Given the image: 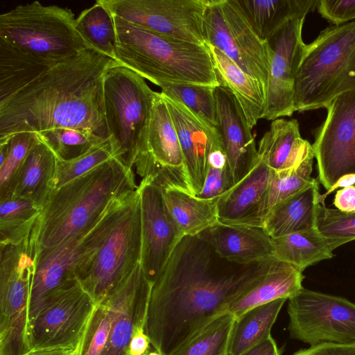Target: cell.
I'll return each mask as SVG.
<instances>
[{"mask_svg":"<svg viewBox=\"0 0 355 355\" xmlns=\"http://www.w3.org/2000/svg\"><path fill=\"white\" fill-rule=\"evenodd\" d=\"M275 257L239 264L198 235L183 236L151 285L144 331L162 355H173L264 277Z\"/></svg>","mask_w":355,"mask_h":355,"instance_id":"1","label":"cell"},{"mask_svg":"<svg viewBox=\"0 0 355 355\" xmlns=\"http://www.w3.org/2000/svg\"><path fill=\"white\" fill-rule=\"evenodd\" d=\"M118 62L87 49L58 63L0 102V141L20 132L73 128L110 139L103 102L106 72Z\"/></svg>","mask_w":355,"mask_h":355,"instance_id":"2","label":"cell"},{"mask_svg":"<svg viewBox=\"0 0 355 355\" xmlns=\"http://www.w3.org/2000/svg\"><path fill=\"white\" fill-rule=\"evenodd\" d=\"M137 187L133 170L114 157L53 190L29 236L33 257L87 231L113 202Z\"/></svg>","mask_w":355,"mask_h":355,"instance_id":"3","label":"cell"},{"mask_svg":"<svg viewBox=\"0 0 355 355\" xmlns=\"http://www.w3.org/2000/svg\"><path fill=\"white\" fill-rule=\"evenodd\" d=\"M85 253L76 277L95 303L121 284L141 262L139 190L113 202L85 236Z\"/></svg>","mask_w":355,"mask_h":355,"instance_id":"4","label":"cell"},{"mask_svg":"<svg viewBox=\"0 0 355 355\" xmlns=\"http://www.w3.org/2000/svg\"><path fill=\"white\" fill-rule=\"evenodd\" d=\"M116 62L161 87L220 86L207 45L169 37L113 16Z\"/></svg>","mask_w":355,"mask_h":355,"instance_id":"5","label":"cell"},{"mask_svg":"<svg viewBox=\"0 0 355 355\" xmlns=\"http://www.w3.org/2000/svg\"><path fill=\"white\" fill-rule=\"evenodd\" d=\"M355 90V20L331 25L306 44L294 87L295 112L326 108Z\"/></svg>","mask_w":355,"mask_h":355,"instance_id":"6","label":"cell"},{"mask_svg":"<svg viewBox=\"0 0 355 355\" xmlns=\"http://www.w3.org/2000/svg\"><path fill=\"white\" fill-rule=\"evenodd\" d=\"M150 290L139 263L96 304L76 355H129L131 339L144 329Z\"/></svg>","mask_w":355,"mask_h":355,"instance_id":"7","label":"cell"},{"mask_svg":"<svg viewBox=\"0 0 355 355\" xmlns=\"http://www.w3.org/2000/svg\"><path fill=\"white\" fill-rule=\"evenodd\" d=\"M74 14L36 1L0 15V39L44 58L64 61L92 49L75 28Z\"/></svg>","mask_w":355,"mask_h":355,"instance_id":"8","label":"cell"},{"mask_svg":"<svg viewBox=\"0 0 355 355\" xmlns=\"http://www.w3.org/2000/svg\"><path fill=\"white\" fill-rule=\"evenodd\" d=\"M155 92L145 79L117 63L103 81L105 117L119 158L132 169L146 135Z\"/></svg>","mask_w":355,"mask_h":355,"instance_id":"9","label":"cell"},{"mask_svg":"<svg viewBox=\"0 0 355 355\" xmlns=\"http://www.w3.org/2000/svg\"><path fill=\"white\" fill-rule=\"evenodd\" d=\"M203 32L205 44L222 51L267 94L270 62L268 42L254 33L234 0H209Z\"/></svg>","mask_w":355,"mask_h":355,"instance_id":"10","label":"cell"},{"mask_svg":"<svg viewBox=\"0 0 355 355\" xmlns=\"http://www.w3.org/2000/svg\"><path fill=\"white\" fill-rule=\"evenodd\" d=\"M292 338L311 346L355 345V303L339 296L302 288L288 299Z\"/></svg>","mask_w":355,"mask_h":355,"instance_id":"11","label":"cell"},{"mask_svg":"<svg viewBox=\"0 0 355 355\" xmlns=\"http://www.w3.org/2000/svg\"><path fill=\"white\" fill-rule=\"evenodd\" d=\"M95 306L77 279L49 294L29 322L31 349L76 350Z\"/></svg>","mask_w":355,"mask_h":355,"instance_id":"12","label":"cell"},{"mask_svg":"<svg viewBox=\"0 0 355 355\" xmlns=\"http://www.w3.org/2000/svg\"><path fill=\"white\" fill-rule=\"evenodd\" d=\"M134 166L142 179L164 189L193 195L177 132L161 92L155 93L146 135Z\"/></svg>","mask_w":355,"mask_h":355,"instance_id":"13","label":"cell"},{"mask_svg":"<svg viewBox=\"0 0 355 355\" xmlns=\"http://www.w3.org/2000/svg\"><path fill=\"white\" fill-rule=\"evenodd\" d=\"M127 22L157 33L206 45L203 22L209 0H98Z\"/></svg>","mask_w":355,"mask_h":355,"instance_id":"14","label":"cell"},{"mask_svg":"<svg viewBox=\"0 0 355 355\" xmlns=\"http://www.w3.org/2000/svg\"><path fill=\"white\" fill-rule=\"evenodd\" d=\"M324 121L313 131L318 179L329 190L341 177L355 173V90L334 98Z\"/></svg>","mask_w":355,"mask_h":355,"instance_id":"15","label":"cell"},{"mask_svg":"<svg viewBox=\"0 0 355 355\" xmlns=\"http://www.w3.org/2000/svg\"><path fill=\"white\" fill-rule=\"evenodd\" d=\"M305 18L288 22L268 40L271 56L266 101L260 119L273 121L295 112L294 87L306 45L302 36Z\"/></svg>","mask_w":355,"mask_h":355,"instance_id":"16","label":"cell"},{"mask_svg":"<svg viewBox=\"0 0 355 355\" xmlns=\"http://www.w3.org/2000/svg\"><path fill=\"white\" fill-rule=\"evenodd\" d=\"M138 188L141 228L140 263L152 285L184 236L169 214L163 189L146 178L141 180Z\"/></svg>","mask_w":355,"mask_h":355,"instance_id":"17","label":"cell"},{"mask_svg":"<svg viewBox=\"0 0 355 355\" xmlns=\"http://www.w3.org/2000/svg\"><path fill=\"white\" fill-rule=\"evenodd\" d=\"M33 270L21 260L0 268V355H23L31 349L28 309Z\"/></svg>","mask_w":355,"mask_h":355,"instance_id":"18","label":"cell"},{"mask_svg":"<svg viewBox=\"0 0 355 355\" xmlns=\"http://www.w3.org/2000/svg\"><path fill=\"white\" fill-rule=\"evenodd\" d=\"M217 127L226 153L234 185L257 163L259 154L243 109L233 94L223 86L215 88Z\"/></svg>","mask_w":355,"mask_h":355,"instance_id":"19","label":"cell"},{"mask_svg":"<svg viewBox=\"0 0 355 355\" xmlns=\"http://www.w3.org/2000/svg\"><path fill=\"white\" fill-rule=\"evenodd\" d=\"M87 231L34 257L35 266L31 284L29 322L49 294L76 279L78 263L85 253V236Z\"/></svg>","mask_w":355,"mask_h":355,"instance_id":"20","label":"cell"},{"mask_svg":"<svg viewBox=\"0 0 355 355\" xmlns=\"http://www.w3.org/2000/svg\"><path fill=\"white\" fill-rule=\"evenodd\" d=\"M164 97L177 132L190 188L196 196L203 188L209 149L218 130L207 125L181 103Z\"/></svg>","mask_w":355,"mask_h":355,"instance_id":"21","label":"cell"},{"mask_svg":"<svg viewBox=\"0 0 355 355\" xmlns=\"http://www.w3.org/2000/svg\"><path fill=\"white\" fill-rule=\"evenodd\" d=\"M272 170L259 156L252 170L230 190L218 198V222L260 227V214Z\"/></svg>","mask_w":355,"mask_h":355,"instance_id":"22","label":"cell"},{"mask_svg":"<svg viewBox=\"0 0 355 355\" xmlns=\"http://www.w3.org/2000/svg\"><path fill=\"white\" fill-rule=\"evenodd\" d=\"M198 236L231 262L248 264L274 257L271 237L261 227L218 223Z\"/></svg>","mask_w":355,"mask_h":355,"instance_id":"23","label":"cell"},{"mask_svg":"<svg viewBox=\"0 0 355 355\" xmlns=\"http://www.w3.org/2000/svg\"><path fill=\"white\" fill-rule=\"evenodd\" d=\"M320 196L319 183L314 179L300 191L275 205L262 227L272 238L316 228Z\"/></svg>","mask_w":355,"mask_h":355,"instance_id":"24","label":"cell"},{"mask_svg":"<svg viewBox=\"0 0 355 355\" xmlns=\"http://www.w3.org/2000/svg\"><path fill=\"white\" fill-rule=\"evenodd\" d=\"M312 149L302 137L297 120L279 118L272 121L257 150L272 171L280 172L295 166Z\"/></svg>","mask_w":355,"mask_h":355,"instance_id":"25","label":"cell"},{"mask_svg":"<svg viewBox=\"0 0 355 355\" xmlns=\"http://www.w3.org/2000/svg\"><path fill=\"white\" fill-rule=\"evenodd\" d=\"M303 279L302 271L275 258L260 282L234 300L230 304L227 312L237 318L255 306L279 299L288 300L303 288Z\"/></svg>","mask_w":355,"mask_h":355,"instance_id":"26","label":"cell"},{"mask_svg":"<svg viewBox=\"0 0 355 355\" xmlns=\"http://www.w3.org/2000/svg\"><path fill=\"white\" fill-rule=\"evenodd\" d=\"M254 33L268 40L288 22L313 11L318 0H234Z\"/></svg>","mask_w":355,"mask_h":355,"instance_id":"27","label":"cell"},{"mask_svg":"<svg viewBox=\"0 0 355 355\" xmlns=\"http://www.w3.org/2000/svg\"><path fill=\"white\" fill-rule=\"evenodd\" d=\"M207 46L220 85L229 89L235 96L252 130L260 119L266 104V93L263 87L219 49L209 44Z\"/></svg>","mask_w":355,"mask_h":355,"instance_id":"28","label":"cell"},{"mask_svg":"<svg viewBox=\"0 0 355 355\" xmlns=\"http://www.w3.org/2000/svg\"><path fill=\"white\" fill-rule=\"evenodd\" d=\"M59 62L29 53L0 39V102Z\"/></svg>","mask_w":355,"mask_h":355,"instance_id":"29","label":"cell"},{"mask_svg":"<svg viewBox=\"0 0 355 355\" xmlns=\"http://www.w3.org/2000/svg\"><path fill=\"white\" fill-rule=\"evenodd\" d=\"M274 257L300 271L334 257L337 242L322 235L317 228L271 237Z\"/></svg>","mask_w":355,"mask_h":355,"instance_id":"30","label":"cell"},{"mask_svg":"<svg viewBox=\"0 0 355 355\" xmlns=\"http://www.w3.org/2000/svg\"><path fill=\"white\" fill-rule=\"evenodd\" d=\"M55 164V155L40 139L19 171L12 196L29 199L42 208L52 191Z\"/></svg>","mask_w":355,"mask_h":355,"instance_id":"31","label":"cell"},{"mask_svg":"<svg viewBox=\"0 0 355 355\" xmlns=\"http://www.w3.org/2000/svg\"><path fill=\"white\" fill-rule=\"evenodd\" d=\"M166 207L184 236H196L219 223L217 198L205 199L178 189H164Z\"/></svg>","mask_w":355,"mask_h":355,"instance_id":"32","label":"cell"},{"mask_svg":"<svg viewBox=\"0 0 355 355\" xmlns=\"http://www.w3.org/2000/svg\"><path fill=\"white\" fill-rule=\"evenodd\" d=\"M286 299H279L252 308L235 318L227 354L241 355L268 338Z\"/></svg>","mask_w":355,"mask_h":355,"instance_id":"33","label":"cell"},{"mask_svg":"<svg viewBox=\"0 0 355 355\" xmlns=\"http://www.w3.org/2000/svg\"><path fill=\"white\" fill-rule=\"evenodd\" d=\"M75 28L92 49L116 61L113 15L98 0L80 13Z\"/></svg>","mask_w":355,"mask_h":355,"instance_id":"34","label":"cell"},{"mask_svg":"<svg viewBox=\"0 0 355 355\" xmlns=\"http://www.w3.org/2000/svg\"><path fill=\"white\" fill-rule=\"evenodd\" d=\"M0 202V245L17 244L28 238L42 208L16 196Z\"/></svg>","mask_w":355,"mask_h":355,"instance_id":"35","label":"cell"},{"mask_svg":"<svg viewBox=\"0 0 355 355\" xmlns=\"http://www.w3.org/2000/svg\"><path fill=\"white\" fill-rule=\"evenodd\" d=\"M313 149L293 167L280 172L272 171V176L260 214V227L270 210L277 203L296 193L312 182Z\"/></svg>","mask_w":355,"mask_h":355,"instance_id":"36","label":"cell"},{"mask_svg":"<svg viewBox=\"0 0 355 355\" xmlns=\"http://www.w3.org/2000/svg\"><path fill=\"white\" fill-rule=\"evenodd\" d=\"M161 93L186 107L209 126L217 127L216 103L214 87L196 84H166Z\"/></svg>","mask_w":355,"mask_h":355,"instance_id":"37","label":"cell"},{"mask_svg":"<svg viewBox=\"0 0 355 355\" xmlns=\"http://www.w3.org/2000/svg\"><path fill=\"white\" fill-rule=\"evenodd\" d=\"M235 316L229 312L218 316L173 355H226Z\"/></svg>","mask_w":355,"mask_h":355,"instance_id":"38","label":"cell"},{"mask_svg":"<svg viewBox=\"0 0 355 355\" xmlns=\"http://www.w3.org/2000/svg\"><path fill=\"white\" fill-rule=\"evenodd\" d=\"M114 157L119 158V153L115 144L110 138L75 159L66 161L56 158L51 190L64 185Z\"/></svg>","mask_w":355,"mask_h":355,"instance_id":"39","label":"cell"},{"mask_svg":"<svg viewBox=\"0 0 355 355\" xmlns=\"http://www.w3.org/2000/svg\"><path fill=\"white\" fill-rule=\"evenodd\" d=\"M37 134L56 158L66 161L82 155L107 140L92 133L67 128H53Z\"/></svg>","mask_w":355,"mask_h":355,"instance_id":"40","label":"cell"},{"mask_svg":"<svg viewBox=\"0 0 355 355\" xmlns=\"http://www.w3.org/2000/svg\"><path fill=\"white\" fill-rule=\"evenodd\" d=\"M40 141L35 132H20L10 138L7 156L0 164V201L12 196L19 171Z\"/></svg>","mask_w":355,"mask_h":355,"instance_id":"41","label":"cell"},{"mask_svg":"<svg viewBox=\"0 0 355 355\" xmlns=\"http://www.w3.org/2000/svg\"><path fill=\"white\" fill-rule=\"evenodd\" d=\"M234 186L226 153L218 131L209 149L203 188L196 196L205 199L217 198Z\"/></svg>","mask_w":355,"mask_h":355,"instance_id":"42","label":"cell"},{"mask_svg":"<svg viewBox=\"0 0 355 355\" xmlns=\"http://www.w3.org/2000/svg\"><path fill=\"white\" fill-rule=\"evenodd\" d=\"M316 228L324 236L335 240L338 246L355 240V212L347 213L320 203Z\"/></svg>","mask_w":355,"mask_h":355,"instance_id":"43","label":"cell"},{"mask_svg":"<svg viewBox=\"0 0 355 355\" xmlns=\"http://www.w3.org/2000/svg\"><path fill=\"white\" fill-rule=\"evenodd\" d=\"M316 8L323 18L335 26L355 20V0H318Z\"/></svg>","mask_w":355,"mask_h":355,"instance_id":"44","label":"cell"},{"mask_svg":"<svg viewBox=\"0 0 355 355\" xmlns=\"http://www.w3.org/2000/svg\"><path fill=\"white\" fill-rule=\"evenodd\" d=\"M293 355H355V345L324 343L301 349Z\"/></svg>","mask_w":355,"mask_h":355,"instance_id":"45","label":"cell"},{"mask_svg":"<svg viewBox=\"0 0 355 355\" xmlns=\"http://www.w3.org/2000/svg\"><path fill=\"white\" fill-rule=\"evenodd\" d=\"M334 205L336 209L347 213L355 212V186L337 190Z\"/></svg>","mask_w":355,"mask_h":355,"instance_id":"46","label":"cell"},{"mask_svg":"<svg viewBox=\"0 0 355 355\" xmlns=\"http://www.w3.org/2000/svg\"><path fill=\"white\" fill-rule=\"evenodd\" d=\"M150 341L144 329L137 331L130 340L129 355H148L150 351Z\"/></svg>","mask_w":355,"mask_h":355,"instance_id":"47","label":"cell"},{"mask_svg":"<svg viewBox=\"0 0 355 355\" xmlns=\"http://www.w3.org/2000/svg\"><path fill=\"white\" fill-rule=\"evenodd\" d=\"M241 355H281V354L275 340L270 336Z\"/></svg>","mask_w":355,"mask_h":355,"instance_id":"48","label":"cell"},{"mask_svg":"<svg viewBox=\"0 0 355 355\" xmlns=\"http://www.w3.org/2000/svg\"><path fill=\"white\" fill-rule=\"evenodd\" d=\"M75 351L69 348H33L23 355H69Z\"/></svg>","mask_w":355,"mask_h":355,"instance_id":"49","label":"cell"},{"mask_svg":"<svg viewBox=\"0 0 355 355\" xmlns=\"http://www.w3.org/2000/svg\"><path fill=\"white\" fill-rule=\"evenodd\" d=\"M148 355H162L158 351L154 349L153 351H150Z\"/></svg>","mask_w":355,"mask_h":355,"instance_id":"50","label":"cell"},{"mask_svg":"<svg viewBox=\"0 0 355 355\" xmlns=\"http://www.w3.org/2000/svg\"><path fill=\"white\" fill-rule=\"evenodd\" d=\"M69 355H76V351H75L74 352H73V353H71V354H69Z\"/></svg>","mask_w":355,"mask_h":355,"instance_id":"51","label":"cell"},{"mask_svg":"<svg viewBox=\"0 0 355 355\" xmlns=\"http://www.w3.org/2000/svg\"><path fill=\"white\" fill-rule=\"evenodd\" d=\"M226 355H229V354H226Z\"/></svg>","mask_w":355,"mask_h":355,"instance_id":"52","label":"cell"},{"mask_svg":"<svg viewBox=\"0 0 355 355\" xmlns=\"http://www.w3.org/2000/svg\"><path fill=\"white\" fill-rule=\"evenodd\" d=\"M354 186H355V184H354Z\"/></svg>","mask_w":355,"mask_h":355,"instance_id":"53","label":"cell"}]
</instances>
